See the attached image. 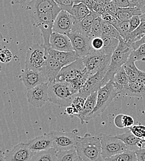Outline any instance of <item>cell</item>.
<instances>
[{"instance_id": "cell-1", "label": "cell", "mask_w": 145, "mask_h": 161, "mask_svg": "<svg viewBox=\"0 0 145 161\" xmlns=\"http://www.w3.org/2000/svg\"><path fill=\"white\" fill-rule=\"evenodd\" d=\"M77 154L83 161L103 160L102 147L100 135L91 136L86 133L84 136H79L75 144Z\"/></svg>"}, {"instance_id": "cell-2", "label": "cell", "mask_w": 145, "mask_h": 161, "mask_svg": "<svg viewBox=\"0 0 145 161\" xmlns=\"http://www.w3.org/2000/svg\"><path fill=\"white\" fill-rule=\"evenodd\" d=\"M132 50V43L125 41L121 37L119 39V44L117 48L111 57L110 64L104 78L103 86L109 81L114 80V75L127 61Z\"/></svg>"}, {"instance_id": "cell-3", "label": "cell", "mask_w": 145, "mask_h": 161, "mask_svg": "<svg viewBox=\"0 0 145 161\" xmlns=\"http://www.w3.org/2000/svg\"><path fill=\"white\" fill-rule=\"evenodd\" d=\"M49 101L60 107H68L77 94H74L68 83L53 81L48 82Z\"/></svg>"}, {"instance_id": "cell-4", "label": "cell", "mask_w": 145, "mask_h": 161, "mask_svg": "<svg viewBox=\"0 0 145 161\" xmlns=\"http://www.w3.org/2000/svg\"><path fill=\"white\" fill-rule=\"evenodd\" d=\"M61 11V8L57 6L54 9L40 14H34L32 17L36 25L41 31L43 38V45L45 48L50 47L49 39L53 32V29L55 19L58 14Z\"/></svg>"}, {"instance_id": "cell-5", "label": "cell", "mask_w": 145, "mask_h": 161, "mask_svg": "<svg viewBox=\"0 0 145 161\" xmlns=\"http://www.w3.org/2000/svg\"><path fill=\"white\" fill-rule=\"evenodd\" d=\"M119 94V90L116 87L113 80L109 81L98 91L96 105L86 119V122L100 116L113 100Z\"/></svg>"}, {"instance_id": "cell-6", "label": "cell", "mask_w": 145, "mask_h": 161, "mask_svg": "<svg viewBox=\"0 0 145 161\" xmlns=\"http://www.w3.org/2000/svg\"><path fill=\"white\" fill-rule=\"evenodd\" d=\"M112 55H106L92 48L90 53L82 58L83 63L90 76L98 71L107 70Z\"/></svg>"}, {"instance_id": "cell-7", "label": "cell", "mask_w": 145, "mask_h": 161, "mask_svg": "<svg viewBox=\"0 0 145 161\" xmlns=\"http://www.w3.org/2000/svg\"><path fill=\"white\" fill-rule=\"evenodd\" d=\"M86 76H90L82 58H80L71 64L64 66L55 81L70 83Z\"/></svg>"}, {"instance_id": "cell-8", "label": "cell", "mask_w": 145, "mask_h": 161, "mask_svg": "<svg viewBox=\"0 0 145 161\" xmlns=\"http://www.w3.org/2000/svg\"><path fill=\"white\" fill-rule=\"evenodd\" d=\"M47 50L44 45H34L27 52L25 68L40 71L46 60Z\"/></svg>"}, {"instance_id": "cell-9", "label": "cell", "mask_w": 145, "mask_h": 161, "mask_svg": "<svg viewBox=\"0 0 145 161\" xmlns=\"http://www.w3.org/2000/svg\"><path fill=\"white\" fill-rule=\"evenodd\" d=\"M99 135L101 138L102 157L104 159L128 150L124 142L116 136L107 135L103 133Z\"/></svg>"}, {"instance_id": "cell-10", "label": "cell", "mask_w": 145, "mask_h": 161, "mask_svg": "<svg viewBox=\"0 0 145 161\" xmlns=\"http://www.w3.org/2000/svg\"><path fill=\"white\" fill-rule=\"evenodd\" d=\"M67 35L71 40L74 50L79 58H83L90 53L92 50L91 37L76 31H71Z\"/></svg>"}, {"instance_id": "cell-11", "label": "cell", "mask_w": 145, "mask_h": 161, "mask_svg": "<svg viewBox=\"0 0 145 161\" xmlns=\"http://www.w3.org/2000/svg\"><path fill=\"white\" fill-rule=\"evenodd\" d=\"M50 133L53 137V148L57 152L75 147L78 138L75 133L54 130L50 131Z\"/></svg>"}, {"instance_id": "cell-12", "label": "cell", "mask_w": 145, "mask_h": 161, "mask_svg": "<svg viewBox=\"0 0 145 161\" xmlns=\"http://www.w3.org/2000/svg\"><path fill=\"white\" fill-rule=\"evenodd\" d=\"M28 102L34 107L40 108L49 101L48 82L40 84L28 90L27 93Z\"/></svg>"}, {"instance_id": "cell-13", "label": "cell", "mask_w": 145, "mask_h": 161, "mask_svg": "<svg viewBox=\"0 0 145 161\" xmlns=\"http://www.w3.org/2000/svg\"><path fill=\"white\" fill-rule=\"evenodd\" d=\"M34 153L30 149L28 142H21L11 150L4 152L6 161H31Z\"/></svg>"}, {"instance_id": "cell-14", "label": "cell", "mask_w": 145, "mask_h": 161, "mask_svg": "<svg viewBox=\"0 0 145 161\" xmlns=\"http://www.w3.org/2000/svg\"><path fill=\"white\" fill-rule=\"evenodd\" d=\"M76 21V18L72 14L66 11L61 10L54 21L53 32L67 34L72 31Z\"/></svg>"}, {"instance_id": "cell-15", "label": "cell", "mask_w": 145, "mask_h": 161, "mask_svg": "<svg viewBox=\"0 0 145 161\" xmlns=\"http://www.w3.org/2000/svg\"><path fill=\"white\" fill-rule=\"evenodd\" d=\"M107 71H100L95 75L90 76L78 95L86 99L91 93L98 92L103 87L104 78Z\"/></svg>"}, {"instance_id": "cell-16", "label": "cell", "mask_w": 145, "mask_h": 161, "mask_svg": "<svg viewBox=\"0 0 145 161\" xmlns=\"http://www.w3.org/2000/svg\"><path fill=\"white\" fill-rule=\"evenodd\" d=\"M62 68V65L53 58L47 51L46 60L40 71L44 75L48 82L55 81Z\"/></svg>"}, {"instance_id": "cell-17", "label": "cell", "mask_w": 145, "mask_h": 161, "mask_svg": "<svg viewBox=\"0 0 145 161\" xmlns=\"http://www.w3.org/2000/svg\"><path fill=\"white\" fill-rule=\"evenodd\" d=\"M21 80L28 90L42 83L48 82L42 71L25 68L21 75Z\"/></svg>"}, {"instance_id": "cell-18", "label": "cell", "mask_w": 145, "mask_h": 161, "mask_svg": "<svg viewBox=\"0 0 145 161\" xmlns=\"http://www.w3.org/2000/svg\"><path fill=\"white\" fill-rule=\"evenodd\" d=\"M50 47L62 52L74 51L71 40L67 34L53 32L49 39Z\"/></svg>"}, {"instance_id": "cell-19", "label": "cell", "mask_w": 145, "mask_h": 161, "mask_svg": "<svg viewBox=\"0 0 145 161\" xmlns=\"http://www.w3.org/2000/svg\"><path fill=\"white\" fill-rule=\"evenodd\" d=\"M28 144L34 153L53 148V137L50 132L34 138L28 141Z\"/></svg>"}, {"instance_id": "cell-20", "label": "cell", "mask_w": 145, "mask_h": 161, "mask_svg": "<svg viewBox=\"0 0 145 161\" xmlns=\"http://www.w3.org/2000/svg\"><path fill=\"white\" fill-rule=\"evenodd\" d=\"M46 50L48 53L58 61L63 67L67 66L80 58L74 50L71 52H62L54 50L51 47L46 48Z\"/></svg>"}, {"instance_id": "cell-21", "label": "cell", "mask_w": 145, "mask_h": 161, "mask_svg": "<svg viewBox=\"0 0 145 161\" xmlns=\"http://www.w3.org/2000/svg\"><path fill=\"white\" fill-rule=\"evenodd\" d=\"M116 136L124 142L128 150L133 151L143 148L145 142V139L143 140L137 137L130 130L123 134L117 135Z\"/></svg>"}, {"instance_id": "cell-22", "label": "cell", "mask_w": 145, "mask_h": 161, "mask_svg": "<svg viewBox=\"0 0 145 161\" xmlns=\"http://www.w3.org/2000/svg\"><path fill=\"white\" fill-rule=\"evenodd\" d=\"M100 16L94 11H91L86 18L80 21L77 20L72 31L79 32L84 35L90 36L91 27L95 20Z\"/></svg>"}, {"instance_id": "cell-23", "label": "cell", "mask_w": 145, "mask_h": 161, "mask_svg": "<svg viewBox=\"0 0 145 161\" xmlns=\"http://www.w3.org/2000/svg\"><path fill=\"white\" fill-rule=\"evenodd\" d=\"M119 94L124 96L137 97L145 99V86L138 80L130 81L120 91Z\"/></svg>"}, {"instance_id": "cell-24", "label": "cell", "mask_w": 145, "mask_h": 161, "mask_svg": "<svg viewBox=\"0 0 145 161\" xmlns=\"http://www.w3.org/2000/svg\"><path fill=\"white\" fill-rule=\"evenodd\" d=\"M27 2L32 14L49 11L58 6L54 0H27Z\"/></svg>"}, {"instance_id": "cell-25", "label": "cell", "mask_w": 145, "mask_h": 161, "mask_svg": "<svg viewBox=\"0 0 145 161\" xmlns=\"http://www.w3.org/2000/svg\"><path fill=\"white\" fill-rule=\"evenodd\" d=\"M97 96L98 92L91 93L86 98L82 112L74 116L80 120L82 124H84L85 122H86V119L95 109L97 103Z\"/></svg>"}, {"instance_id": "cell-26", "label": "cell", "mask_w": 145, "mask_h": 161, "mask_svg": "<svg viewBox=\"0 0 145 161\" xmlns=\"http://www.w3.org/2000/svg\"><path fill=\"white\" fill-rule=\"evenodd\" d=\"M142 14L141 9L137 7L119 8L116 18L121 21H128L133 16H140Z\"/></svg>"}, {"instance_id": "cell-27", "label": "cell", "mask_w": 145, "mask_h": 161, "mask_svg": "<svg viewBox=\"0 0 145 161\" xmlns=\"http://www.w3.org/2000/svg\"><path fill=\"white\" fill-rule=\"evenodd\" d=\"M101 37L103 39L104 46L100 52L106 55H112L119 44V40L104 34L102 35Z\"/></svg>"}, {"instance_id": "cell-28", "label": "cell", "mask_w": 145, "mask_h": 161, "mask_svg": "<svg viewBox=\"0 0 145 161\" xmlns=\"http://www.w3.org/2000/svg\"><path fill=\"white\" fill-rule=\"evenodd\" d=\"M31 161H57V151L51 148L34 153Z\"/></svg>"}, {"instance_id": "cell-29", "label": "cell", "mask_w": 145, "mask_h": 161, "mask_svg": "<svg viewBox=\"0 0 145 161\" xmlns=\"http://www.w3.org/2000/svg\"><path fill=\"white\" fill-rule=\"evenodd\" d=\"M114 82L116 87L120 91L130 82V79L127 75L124 66L121 67L116 73L114 77Z\"/></svg>"}, {"instance_id": "cell-30", "label": "cell", "mask_w": 145, "mask_h": 161, "mask_svg": "<svg viewBox=\"0 0 145 161\" xmlns=\"http://www.w3.org/2000/svg\"><path fill=\"white\" fill-rule=\"evenodd\" d=\"M91 12V10L84 3H80L73 6L70 13L72 14L77 20L80 21L90 14Z\"/></svg>"}, {"instance_id": "cell-31", "label": "cell", "mask_w": 145, "mask_h": 161, "mask_svg": "<svg viewBox=\"0 0 145 161\" xmlns=\"http://www.w3.org/2000/svg\"><path fill=\"white\" fill-rule=\"evenodd\" d=\"M125 70L129 77L130 81L137 80L140 70L137 67L134 61L128 59L127 61L124 64Z\"/></svg>"}, {"instance_id": "cell-32", "label": "cell", "mask_w": 145, "mask_h": 161, "mask_svg": "<svg viewBox=\"0 0 145 161\" xmlns=\"http://www.w3.org/2000/svg\"><path fill=\"white\" fill-rule=\"evenodd\" d=\"M137 161L135 151L127 150L123 153L114 155L111 158L104 159V161Z\"/></svg>"}, {"instance_id": "cell-33", "label": "cell", "mask_w": 145, "mask_h": 161, "mask_svg": "<svg viewBox=\"0 0 145 161\" xmlns=\"http://www.w3.org/2000/svg\"><path fill=\"white\" fill-rule=\"evenodd\" d=\"M114 123L115 125L119 128H130L134 125L135 121L132 117L121 114L117 115L115 117Z\"/></svg>"}, {"instance_id": "cell-34", "label": "cell", "mask_w": 145, "mask_h": 161, "mask_svg": "<svg viewBox=\"0 0 145 161\" xmlns=\"http://www.w3.org/2000/svg\"><path fill=\"white\" fill-rule=\"evenodd\" d=\"M145 35V21L142 22L141 24L135 31L130 32L127 42L132 43L140 40Z\"/></svg>"}, {"instance_id": "cell-35", "label": "cell", "mask_w": 145, "mask_h": 161, "mask_svg": "<svg viewBox=\"0 0 145 161\" xmlns=\"http://www.w3.org/2000/svg\"><path fill=\"white\" fill-rule=\"evenodd\" d=\"M78 156L76 149L57 152V161H75Z\"/></svg>"}, {"instance_id": "cell-36", "label": "cell", "mask_w": 145, "mask_h": 161, "mask_svg": "<svg viewBox=\"0 0 145 161\" xmlns=\"http://www.w3.org/2000/svg\"><path fill=\"white\" fill-rule=\"evenodd\" d=\"M102 32L103 34L116 38L119 40L122 37L119 31L114 25L107 23L103 19L102 20Z\"/></svg>"}, {"instance_id": "cell-37", "label": "cell", "mask_w": 145, "mask_h": 161, "mask_svg": "<svg viewBox=\"0 0 145 161\" xmlns=\"http://www.w3.org/2000/svg\"><path fill=\"white\" fill-rule=\"evenodd\" d=\"M102 20L103 19L101 16H100L94 21L90 34V37H91L92 39L102 36Z\"/></svg>"}, {"instance_id": "cell-38", "label": "cell", "mask_w": 145, "mask_h": 161, "mask_svg": "<svg viewBox=\"0 0 145 161\" xmlns=\"http://www.w3.org/2000/svg\"><path fill=\"white\" fill-rule=\"evenodd\" d=\"M128 59L135 61L145 60V43L140 45L137 49L133 50Z\"/></svg>"}, {"instance_id": "cell-39", "label": "cell", "mask_w": 145, "mask_h": 161, "mask_svg": "<svg viewBox=\"0 0 145 161\" xmlns=\"http://www.w3.org/2000/svg\"><path fill=\"white\" fill-rule=\"evenodd\" d=\"M86 99V98L80 96L79 95H78V94L75 96V97L74 98L73 101L72 102V103L70 105V106L73 107L75 112V114L72 117H74L75 115L79 114L80 112H82V110H83Z\"/></svg>"}, {"instance_id": "cell-40", "label": "cell", "mask_w": 145, "mask_h": 161, "mask_svg": "<svg viewBox=\"0 0 145 161\" xmlns=\"http://www.w3.org/2000/svg\"><path fill=\"white\" fill-rule=\"evenodd\" d=\"M117 30L120 33L121 37L125 41L127 40L128 34H130V23L128 21H121L119 22V25L116 27Z\"/></svg>"}, {"instance_id": "cell-41", "label": "cell", "mask_w": 145, "mask_h": 161, "mask_svg": "<svg viewBox=\"0 0 145 161\" xmlns=\"http://www.w3.org/2000/svg\"><path fill=\"white\" fill-rule=\"evenodd\" d=\"M130 130L137 137L143 140L145 139V126L140 124L138 125H134L133 126L130 128Z\"/></svg>"}, {"instance_id": "cell-42", "label": "cell", "mask_w": 145, "mask_h": 161, "mask_svg": "<svg viewBox=\"0 0 145 161\" xmlns=\"http://www.w3.org/2000/svg\"><path fill=\"white\" fill-rule=\"evenodd\" d=\"M54 1L61 10L66 11L69 13L74 5V2L73 0H54Z\"/></svg>"}, {"instance_id": "cell-43", "label": "cell", "mask_w": 145, "mask_h": 161, "mask_svg": "<svg viewBox=\"0 0 145 161\" xmlns=\"http://www.w3.org/2000/svg\"><path fill=\"white\" fill-rule=\"evenodd\" d=\"M101 17L104 21L114 25L116 28L117 27L120 22V20H119L115 16L111 14L108 12H106L105 13H104Z\"/></svg>"}, {"instance_id": "cell-44", "label": "cell", "mask_w": 145, "mask_h": 161, "mask_svg": "<svg viewBox=\"0 0 145 161\" xmlns=\"http://www.w3.org/2000/svg\"><path fill=\"white\" fill-rule=\"evenodd\" d=\"M13 58V53L9 49H3L0 52V61L3 63H8Z\"/></svg>"}, {"instance_id": "cell-45", "label": "cell", "mask_w": 145, "mask_h": 161, "mask_svg": "<svg viewBox=\"0 0 145 161\" xmlns=\"http://www.w3.org/2000/svg\"><path fill=\"white\" fill-rule=\"evenodd\" d=\"M105 8H106V12H108L109 13H111V14L115 16L116 17L117 13L119 11V7L117 5V4L116 3L115 1H110L109 3H107L106 5H105Z\"/></svg>"}, {"instance_id": "cell-46", "label": "cell", "mask_w": 145, "mask_h": 161, "mask_svg": "<svg viewBox=\"0 0 145 161\" xmlns=\"http://www.w3.org/2000/svg\"><path fill=\"white\" fill-rule=\"evenodd\" d=\"M104 46L103 39L101 37H95L91 40V47L96 51H101Z\"/></svg>"}, {"instance_id": "cell-47", "label": "cell", "mask_w": 145, "mask_h": 161, "mask_svg": "<svg viewBox=\"0 0 145 161\" xmlns=\"http://www.w3.org/2000/svg\"><path fill=\"white\" fill-rule=\"evenodd\" d=\"M130 32L135 31L137 28L138 27V26L141 24L142 20L140 19V16L139 15H135L133 16L130 20Z\"/></svg>"}, {"instance_id": "cell-48", "label": "cell", "mask_w": 145, "mask_h": 161, "mask_svg": "<svg viewBox=\"0 0 145 161\" xmlns=\"http://www.w3.org/2000/svg\"><path fill=\"white\" fill-rule=\"evenodd\" d=\"M93 11L96 13L98 14H99L100 16H101L104 13H105L106 12V8H105L104 5L96 3L95 6H93Z\"/></svg>"}, {"instance_id": "cell-49", "label": "cell", "mask_w": 145, "mask_h": 161, "mask_svg": "<svg viewBox=\"0 0 145 161\" xmlns=\"http://www.w3.org/2000/svg\"><path fill=\"white\" fill-rule=\"evenodd\" d=\"M137 161H145V149L142 148L135 151Z\"/></svg>"}, {"instance_id": "cell-50", "label": "cell", "mask_w": 145, "mask_h": 161, "mask_svg": "<svg viewBox=\"0 0 145 161\" xmlns=\"http://www.w3.org/2000/svg\"><path fill=\"white\" fill-rule=\"evenodd\" d=\"M144 0H128L129 7H137L141 8Z\"/></svg>"}, {"instance_id": "cell-51", "label": "cell", "mask_w": 145, "mask_h": 161, "mask_svg": "<svg viewBox=\"0 0 145 161\" xmlns=\"http://www.w3.org/2000/svg\"><path fill=\"white\" fill-rule=\"evenodd\" d=\"M119 8L129 7L128 0H114Z\"/></svg>"}, {"instance_id": "cell-52", "label": "cell", "mask_w": 145, "mask_h": 161, "mask_svg": "<svg viewBox=\"0 0 145 161\" xmlns=\"http://www.w3.org/2000/svg\"><path fill=\"white\" fill-rule=\"evenodd\" d=\"M144 43H145V35L140 40L132 43V48H133V50H136L140 45H142V44H144Z\"/></svg>"}, {"instance_id": "cell-53", "label": "cell", "mask_w": 145, "mask_h": 161, "mask_svg": "<svg viewBox=\"0 0 145 161\" xmlns=\"http://www.w3.org/2000/svg\"><path fill=\"white\" fill-rule=\"evenodd\" d=\"M82 3H84L91 10V11H93V6L96 3L95 0H82Z\"/></svg>"}, {"instance_id": "cell-54", "label": "cell", "mask_w": 145, "mask_h": 161, "mask_svg": "<svg viewBox=\"0 0 145 161\" xmlns=\"http://www.w3.org/2000/svg\"><path fill=\"white\" fill-rule=\"evenodd\" d=\"M137 80L145 86V72L140 70Z\"/></svg>"}, {"instance_id": "cell-55", "label": "cell", "mask_w": 145, "mask_h": 161, "mask_svg": "<svg viewBox=\"0 0 145 161\" xmlns=\"http://www.w3.org/2000/svg\"><path fill=\"white\" fill-rule=\"evenodd\" d=\"M65 113L69 115L70 117H72L74 114H75V112H74V110L73 108V107L72 106H68L66 107V109H65Z\"/></svg>"}, {"instance_id": "cell-56", "label": "cell", "mask_w": 145, "mask_h": 161, "mask_svg": "<svg viewBox=\"0 0 145 161\" xmlns=\"http://www.w3.org/2000/svg\"><path fill=\"white\" fill-rule=\"evenodd\" d=\"M27 0H12L11 3L13 4H22L26 3Z\"/></svg>"}, {"instance_id": "cell-57", "label": "cell", "mask_w": 145, "mask_h": 161, "mask_svg": "<svg viewBox=\"0 0 145 161\" xmlns=\"http://www.w3.org/2000/svg\"><path fill=\"white\" fill-rule=\"evenodd\" d=\"M0 161H5V157H4V153L1 151L0 153Z\"/></svg>"}, {"instance_id": "cell-58", "label": "cell", "mask_w": 145, "mask_h": 161, "mask_svg": "<svg viewBox=\"0 0 145 161\" xmlns=\"http://www.w3.org/2000/svg\"><path fill=\"white\" fill-rule=\"evenodd\" d=\"M140 9H141V11H142V13H145V0L143 1V4H142V7H141V8H140Z\"/></svg>"}, {"instance_id": "cell-59", "label": "cell", "mask_w": 145, "mask_h": 161, "mask_svg": "<svg viewBox=\"0 0 145 161\" xmlns=\"http://www.w3.org/2000/svg\"><path fill=\"white\" fill-rule=\"evenodd\" d=\"M140 16V19L142 20V22H145V12L143 13L142 15Z\"/></svg>"}, {"instance_id": "cell-60", "label": "cell", "mask_w": 145, "mask_h": 161, "mask_svg": "<svg viewBox=\"0 0 145 161\" xmlns=\"http://www.w3.org/2000/svg\"><path fill=\"white\" fill-rule=\"evenodd\" d=\"M75 161H83V160L80 157H79V156H78L77 157V158L75 159Z\"/></svg>"}, {"instance_id": "cell-61", "label": "cell", "mask_w": 145, "mask_h": 161, "mask_svg": "<svg viewBox=\"0 0 145 161\" xmlns=\"http://www.w3.org/2000/svg\"><path fill=\"white\" fill-rule=\"evenodd\" d=\"M143 148H145V144H144V146H143Z\"/></svg>"}, {"instance_id": "cell-62", "label": "cell", "mask_w": 145, "mask_h": 161, "mask_svg": "<svg viewBox=\"0 0 145 161\" xmlns=\"http://www.w3.org/2000/svg\"><path fill=\"white\" fill-rule=\"evenodd\" d=\"M104 161V159H103V160H101V161Z\"/></svg>"}, {"instance_id": "cell-63", "label": "cell", "mask_w": 145, "mask_h": 161, "mask_svg": "<svg viewBox=\"0 0 145 161\" xmlns=\"http://www.w3.org/2000/svg\"></svg>"}]
</instances>
